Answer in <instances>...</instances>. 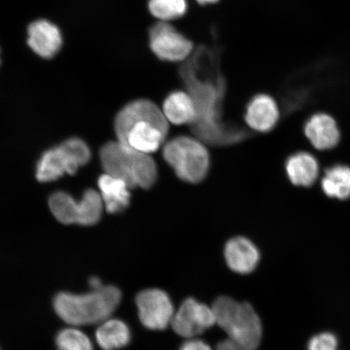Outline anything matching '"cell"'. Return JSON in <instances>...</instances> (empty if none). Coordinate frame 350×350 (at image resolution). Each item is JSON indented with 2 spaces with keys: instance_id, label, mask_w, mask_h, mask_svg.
I'll use <instances>...</instances> for the list:
<instances>
[{
  "instance_id": "obj_15",
  "label": "cell",
  "mask_w": 350,
  "mask_h": 350,
  "mask_svg": "<svg viewBox=\"0 0 350 350\" xmlns=\"http://www.w3.org/2000/svg\"><path fill=\"white\" fill-rule=\"evenodd\" d=\"M305 134L313 146L319 150H331L338 144L340 131L334 118L317 113L306 122Z\"/></svg>"
},
{
  "instance_id": "obj_26",
  "label": "cell",
  "mask_w": 350,
  "mask_h": 350,
  "mask_svg": "<svg viewBox=\"0 0 350 350\" xmlns=\"http://www.w3.org/2000/svg\"><path fill=\"white\" fill-rule=\"evenodd\" d=\"M200 4L205 5V4H213L219 1V0H196Z\"/></svg>"
},
{
  "instance_id": "obj_7",
  "label": "cell",
  "mask_w": 350,
  "mask_h": 350,
  "mask_svg": "<svg viewBox=\"0 0 350 350\" xmlns=\"http://www.w3.org/2000/svg\"><path fill=\"white\" fill-rule=\"evenodd\" d=\"M90 159L91 152L85 142L78 138L69 139L43 153L37 165V179L47 183L57 180L66 174H75Z\"/></svg>"
},
{
  "instance_id": "obj_16",
  "label": "cell",
  "mask_w": 350,
  "mask_h": 350,
  "mask_svg": "<svg viewBox=\"0 0 350 350\" xmlns=\"http://www.w3.org/2000/svg\"><path fill=\"white\" fill-rule=\"evenodd\" d=\"M98 187L107 213H119L129 206L130 187L122 179L105 173L98 179Z\"/></svg>"
},
{
  "instance_id": "obj_19",
  "label": "cell",
  "mask_w": 350,
  "mask_h": 350,
  "mask_svg": "<svg viewBox=\"0 0 350 350\" xmlns=\"http://www.w3.org/2000/svg\"><path fill=\"white\" fill-rule=\"evenodd\" d=\"M95 338L103 350H117L129 344L131 335L126 323L121 319L109 318L100 323Z\"/></svg>"
},
{
  "instance_id": "obj_21",
  "label": "cell",
  "mask_w": 350,
  "mask_h": 350,
  "mask_svg": "<svg viewBox=\"0 0 350 350\" xmlns=\"http://www.w3.org/2000/svg\"><path fill=\"white\" fill-rule=\"evenodd\" d=\"M148 10L161 21L180 18L187 11V0H150Z\"/></svg>"
},
{
  "instance_id": "obj_9",
  "label": "cell",
  "mask_w": 350,
  "mask_h": 350,
  "mask_svg": "<svg viewBox=\"0 0 350 350\" xmlns=\"http://www.w3.org/2000/svg\"><path fill=\"white\" fill-rule=\"evenodd\" d=\"M152 51L166 62H181L189 58L193 52V44L168 22L160 21L150 31Z\"/></svg>"
},
{
  "instance_id": "obj_20",
  "label": "cell",
  "mask_w": 350,
  "mask_h": 350,
  "mask_svg": "<svg viewBox=\"0 0 350 350\" xmlns=\"http://www.w3.org/2000/svg\"><path fill=\"white\" fill-rule=\"evenodd\" d=\"M323 192L332 198L345 200L350 196V167L336 165L328 169L321 183Z\"/></svg>"
},
{
  "instance_id": "obj_4",
  "label": "cell",
  "mask_w": 350,
  "mask_h": 350,
  "mask_svg": "<svg viewBox=\"0 0 350 350\" xmlns=\"http://www.w3.org/2000/svg\"><path fill=\"white\" fill-rule=\"evenodd\" d=\"M106 174L124 180L130 188L150 189L157 178V164L146 153L138 152L119 141L108 142L100 151Z\"/></svg>"
},
{
  "instance_id": "obj_10",
  "label": "cell",
  "mask_w": 350,
  "mask_h": 350,
  "mask_svg": "<svg viewBox=\"0 0 350 350\" xmlns=\"http://www.w3.org/2000/svg\"><path fill=\"white\" fill-rule=\"evenodd\" d=\"M216 325L213 306L199 303L194 299H187L175 310L172 321L175 334L187 339L195 338L208 328Z\"/></svg>"
},
{
  "instance_id": "obj_22",
  "label": "cell",
  "mask_w": 350,
  "mask_h": 350,
  "mask_svg": "<svg viewBox=\"0 0 350 350\" xmlns=\"http://www.w3.org/2000/svg\"><path fill=\"white\" fill-rule=\"evenodd\" d=\"M56 345L59 350H94L89 336L76 327L61 330L56 336Z\"/></svg>"
},
{
  "instance_id": "obj_24",
  "label": "cell",
  "mask_w": 350,
  "mask_h": 350,
  "mask_svg": "<svg viewBox=\"0 0 350 350\" xmlns=\"http://www.w3.org/2000/svg\"><path fill=\"white\" fill-rule=\"evenodd\" d=\"M179 350H213L206 342L197 338L187 339Z\"/></svg>"
},
{
  "instance_id": "obj_3",
  "label": "cell",
  "mask_w": 350,
  "mask_h": 350,
  "mask_svg": "<svg viewBox=\"0 0 350 350\" xmlns=\"http://www.w3.org/2000/svg\"><path fill=\"white\" fill-rule=\"evenodd\" d=\"M121 299L119 288L104 286L84 295L59 293L55 297L54 308L57 314L70 325H91L111 318Z\"/></svg>"
},
{
  "instance_id": "obj_13",
  "label": "cell",
  "mask_w": 350,
  "mask_h": 350,
  "mask_svg": "<svg viewBox=\"0 0 350 350\" xmlns=\"http://www.w3.org/2000/svg\"><path fill=\"white\" fill-rule=\"evenodd\" d=\"M224 256L229 268L239 274L252 273L260 260V254L256 245L250 239L240 236L227 242Z\"/></svg>"
},
{
  "instance_id": "obj_1",
  "label": "cell",
  "mask_w": 350,
  "mask_h": 350,
  "mask_svg": "<svg viewBox=\"0 0 350 350\" xmlns=\"http://www.w3.org/2000/svg\"><path fill=\"white\" fill-rule=\"evenodd\" d=\"M179 73L196 105L197 118L191 128L197 137L213 146L238 143L247 137L244 129L221 120L226 82L216 47L203 45L197 48Z\"/></svg>"
},
{
  "instance_id": "obj_17",
  "label": "cell",
  "mask_w": 350,
  "mask_h": 350,
  "mask_svg": "<svg viewBox=\"0 0 350 350\" xmlns=\"http://www.w3.org/2000/svg\"><path fill=\"white\" fill-rule=\"evenodd\" d=\"M164 115L175 125L193 124L197 111L193 99L185 92L176 90L170 93L164 100Z\"/></svg>"
},
{
  "instance_id": "obj_2",
  "label": "cell",
  "mask_w": 350,
  "mask_h": 350,
  "mask_svg": "<svg viewBox=\"0 0 350 350\" xmlns=\"http://www.w3.org/2000/svg\"><path fill=\"white\" fill-rule=\"evenodd\" d=\"M118 141L146 153L159 150L169 131L164 113L147 99L133 100L118 113L115 120Z\"/></svg>"
},
{
  "instance_id": "obj_5",
  "label": "cell",
  "mask_w": 350,
  "mask_h": 350,
  "mask_svg": "<svg viewBox=\"0 0 350 350\" xmlns=\"http://www.w3.org/2000/svg\"><path fill=\"white\" fill-rule=\"evenodd\" d=\"M212 306L216 325L226 332V339L235 350H256L259 347L262 323L250 304L221 296Z\"/></svg>"
},
{
  "instance_id": "obj_18",
  "label": "cell",
  "mask_w": 350,
  "mask_h": 350,
  "mask_svg": "<svg viewBox=\"0 0 350 350\" xmlns=\"http://www.w3.org/2000/svg\"><path fill=\"white\" fill-rule=\"evenodd\" d=\"M286 169L288 179L295 186H312L319 174L317 159L305 152H297L288 157Z\"/></svg>"
},
{
  "instance_id": "obj_8",
  "label": "cell",
  "mask_w": 350,
  "mask_h": 350,
  "mask_svg": "<svg viewBox=\"0 0 350 350\" xmlns=\"http://www.w3.org/2000/svg\"><path fill=\"white\" fill-rule=\"evenodd\" d=\"M49 206L57 220L64 224L93 226L102 217L104 204L99 192L89 189L79 201L66 192H56L51 196Z\"/></svg>"
},
{
  "instance_id": "obj_6",
  "label": "cell",
  "mask_w": 350,
  "mask_h": 350,
  "mask_svg": "<svg viewBox=\"0 0 350 350\" xmlns=\"http://www.w3.org/2000/svg\"><path fill=\"white\" fill-rule=\"evenodd\" d=\"M163 159L183 182L196 185L206 178L210 168L207 148L195 138L179 135L163 148Z\"/></svg>"
},
{
  "instance_id": "obj_14",
  "label": "cell",
  "mask_w": 350,
  "mask_h": 350,
  "mask_svg": "<svg viewBox=\"0 0 350 350\" xmlns=\"http://www.w3.org/2000/svg\"><path fill=\"white\" fill-rule=\"evenodd\" d=\"M28 35L29 47L42 58H52L62 46V35L59 29L48 21L33 22L29 26Z\"/></svg>"
},
{
  "instance_id": "obj_12",
  "label": "cell",
  "mask_w": 350,
  "mask_h": 350,
  "mask_svg": "<svg viewBox=\"0 0 350 350\" xmlns=\"http://www.w3.org/2000/svg\"><path fill=\"white\" fill-rule=\"evenodd\" d=\"M279 108L273 98L265 94L254 96L247 104L244 119L250 128L262 133H269L278 124Z\"/></svg>"
},
{
  "instance_id": "obj_23",
  "label": "cell",
  "mask_w": 350,
  "mask_h": 350,
  "mask_svg": "<svg viewBox=\"0 0 350 350\" xmlns=\"http://www.w3.org/2000/svg\"><path fill=\"white\" fill-rule=\"evenodd\" d=\"M338 347V339L330 332L314 336L308 343V350H336Z\"/></svg>"
},
{
  "instance_id": "obj_11",
  "label": "cell",
  "mask_w": 350,
  "mask_h": 350,
  "mask_svg": "<svg viewBox=\"0 0 350 350\" xmlns=\"http://www.w3.org/2000/svg\"><path fill=\"white\" fill-rule=\"evenodd\" d=\"M139 321L150 330H164L172 325L175 312L167 293L160 288H148L135 299Z\"/></svg>"
},
{
  "instance_id": "obj_25",
  "label": "cell",
  "mask_w": 350,
  "mask_h": 350,
  "mask_svg": "<svg viewBox=\"0 0 350 350\" xmlns=\"http://www.w3.org/2000/svg\"><path fill=\"white\" fill-rule=\"evenodd\" d=\"M90 286L92 290H99V288H103L104 286L103 284L102 281L98 277H93L90 279Z\"/></svg>"
}]
</instances>
